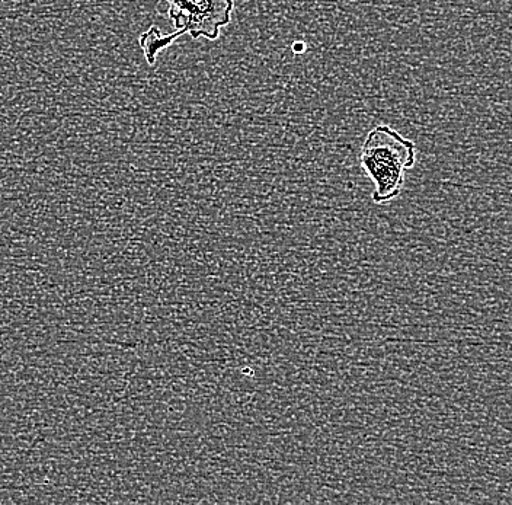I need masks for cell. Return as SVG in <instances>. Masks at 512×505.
<instances>
[{"instance_id": "6da1fadb", "label": "cell", "mask_w": 512, "mask_h": 505, "mask_svg": "<svg viewBox=\"0 0 512 505\" xmlns=\"http://www.w3.org/2000/svg\"><path fill=\"white\" fill-rule=\"evenodd\" d=\"M360 162L373 181L374 203L389 204L402 193L406 171L415 166L416 146L392 127L380 124L367 134Z\"/></svg>"}, {"instance_id": "7a4b0ae2", "label": "cell", "mask_w": 512, "mask_h": 505, "mask_svg": "<svg viewBox=\"0 0 512 505\" xmlns=\"http://www.w3.org/2000/svg\"><path fill=\"white\" fill-rule=\"evenodd\" d=\"M168 17L176 31L188 34L194 40L214 41L224 27L232 22L235 11L233 0H166Z\"/></svg>"}, {"instance_id": "3957f363", "label": "cell", "mask_w": 512, "mask_h": 505, "mask_svg": "<svg viewBox=\"0 0 512 505\" xmlns=\"http://www.w3.org/2000/svg\"><path fill=\"white\" fill-rule=\"evenodd\" d=\"M181 35L182 34L179 33V31L169 35H162L159 33V30L155 25L150 27L146 33L140 35L139 44L140 47H142L147 63H149V65H155L156 57H158L160 51L168 49L171 44L175 43L176 38L181 37Z\"/></svg>"}]
</instances>
